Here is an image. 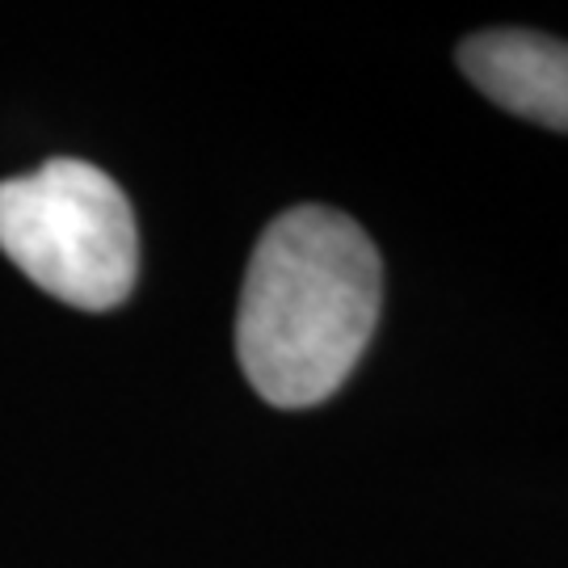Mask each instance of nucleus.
I'll return each instance as SVG.
<instances>
[{
  "instance_id": "f03ea898",
  "label": "nucleus",
  "mask_w": 568,
  "mask_h": 568,
  "mask_svg": "<svg viewBox=\"0 0 568 568\" xmlns=\"http://www.w3.org/2000/svg\"><path fill=\"white\" fill-rule=\"evenodd\" d=\"M0 253L68 307L110 312L140 274L135 211L98 164L60 156L0 182Z\"/></svg>"
},
{
  "instance_id": "7ed1b4c3",
  "label": "nucleus",
  "mask_w": 568,
  "mask_h": 568,
  "mask_svg": "<svg viewBox=\"0 0 568 568\" xmlns=\"http://www.w3.org/2000/svg\"><path fill=\"white\" fill-rule=\"evenodd\" d=\"M459 68L501 110L568 131V42L535 30H485L464 39Z\"/></svg>"
},
{
  "instance_id": "f257e3e1",
  "label": "nucleus",
  "mask_w": 568,
  "mask_h": 568,
  "mask_svg": "<svg viewBox=\"0 0 568 568\" xmlns=\"http://www.w3.org/2000/svg\"><path fill=\"white\" fill-rule=\"evenodd\" d=\"M384 304L379 248L333 206H291L248 257L236 358L274 408H312L349 379Z\"/></svg>"
}]
</instances>
